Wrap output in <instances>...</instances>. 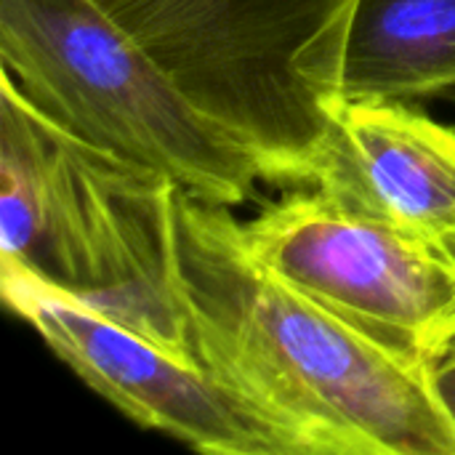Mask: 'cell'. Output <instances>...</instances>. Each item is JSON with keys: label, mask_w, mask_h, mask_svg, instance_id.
<instances>
[{"label": "cell", "mask_w": 455, "mask_h": 455, "mask_svg": "<svg viewBox=\"0 0 455 455\" xmlns=\"http://www.w3.org/2000/svg\"><path fill=\"white\" fill-rule=\"evenodd\" d=\"M309 184L360 213L443 243L455 235V128L395 101H344Z\"/></svg>", "instance_id": "obj_7"}, {"label": "cell", "mask_w": 455, "mask_h": 455, "mask_svg": "<svg viewBox=\"0 0 455 455\" xmlns=\"http://www.w3.org/2000/svg\"><path fill=\"white\" fill-rule=\"evenodd\" d=\"M176 267L195 363L293 455H455L432 368L389 355L275 277L232 208L176 192Z\"/></svg>", "instance_id": "obj_1"}, {"label": "cell", "mask_w": 455, "mask_h": 455, "mask_svg": "<svg viewBox=\"0 0 455 455\" xmlns=\"http://www.w3.org/2000/svg\"><path fill=\"white\" fill-rule=\"evenodd\" d=\"M0 77V269L197 365L176 267L179 187L75 139Z\"/></svg>", "instance_id": "obj_2"}, {"label": "cell", "mask_w": 455, "mask_h": 455, "mask_svg": "<svg viewBox=\"0 0 455 455\" xmlns=\"http://www.w3.org/2000/svg\"><path fill=\"white\" fill-rule=\"evenodd\" d=\"M275 277L384 347L437 368L455 344V259L432 240L299 184L243 224Z\"/></svg>", "instance_id": "obj_5"}, {"label": "cell", "mask_w": 455, "mask_h": 455, "mask_svg": "<svg viewBox=\"0 0 455 455\" xmlns=\"http://www.w3.org/2000/svg\"><path fill=\"white\" fill-rule=\"evenodd\" d=\"M453 349H455V344H453Z\"/></svg>", "instance_id": "obj_11"}, {"label": "cell", "mask_w": 455, "mask_h": 455, "mask_svg": "<svg viewBox=\"0 0 455 455\" xmlns=\"http://www.w3.org/2000/svg\"><path fill=\"white\" fill-rule=\"evenodd\" d=\"M432 384H435V392H437L445 413L451 416V421L455 424V349H451L448 357L435 368Z\"/></svg>", "instance_id": "obj_9"}, {"label": "cell", "mask_w": 455, "mask_h": 455, "mask_svg": "<svg viewBox=\"0 0 455 455\" xmlns=\"http://www.w3.org/2000/svg\"><path fill=\"white\" fill-rule=\"evenodd\" d=\"M440 245H443V248H445V251H448V253L455 259V235H448Z\"/></svg>", "instance_id": "obj_10"}, {"label": "cell", "mask_w": 455, "mask_h": 455, "mask_svg": "<svg viewBox=\"0 0 455 455\" xmlns=\"http://www.w3.org/2000/svg\"><path fill=\"white\" fill-rule=\"evenodd\" d=\"M0 61L51 123L200 203L237 208L264 181L253 155L93 0H0Z\"/></svg>", "instance_id": "obj_4"}, {"label": "cell", "mask_w": 455, "mask_h": 455, "mask_svg": "<svg viewBox=\"0 0 455 455\" xmlns=\"http://www.w3.org/2000/svg\"><path fill=\"white\" fill-rule=\"evenodd\" d=\"M3 299L99 397L197 453L293 455L275 427L203 368L43 283L0 269Z\"/></svg>", "instance_id": "obj_6"}, {"label": "cell", "mask_w": 455, "mask_h": 455, "mask_svg": "<svg viewBox=\"0 0 455 455\" xmlns=\"http://www.w3.org/2000/svg\"><path fill=\"white\" fill-rule=\"evenodd\" d=\"M280 187L309 184L344 104L357 0H93Z\"/></svg>", "instance_id": "obj_3"}, {"label": "cell", "mask_w": 455, "mask_h": 455, "mask_svg": "<svg viewBox=\"0 0 455 455\" xmlns=\"http://www.w3.org/2000/svg\"><path fill=\"white\" fill-rule=\"evenodd\" d=\"M344 101H455V0H357Z\"/></svg>", "instance_id": "obj_8"}]
</instances>
